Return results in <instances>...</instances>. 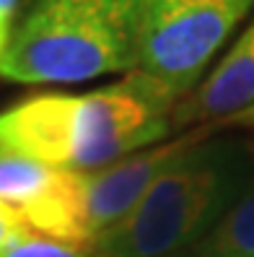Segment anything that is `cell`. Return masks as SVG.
I'll return each instance as SVG.
<instances>
[{"mask_svg":"<svg viewBox=\"0 0 254 257\" xmlns=\"http://www.w3.org/2000/svg\"><path fill=\"white\" fill-rule=\"evenodd\" d=\"M21 8V0H0V55L8 47V39L13 32V24H16Z\"/></svg>","mask_w":254,"mask_h":257,"instance_id":"10","label":"cell"},{"mask_svg":"<svg viewBox=\"0 0 254 257\" xmlns=\"http://www.w3.org/2000/svg\"><path fill=\"white\" fill-rule=\"evenodd\" d=\"M0 257H96V254L91 249H83L76 244H68V241L29 231V234L19 236L16 241H11L0 252Z\"/></svg>","mask_w":254,"mask_h":257,"instance_id":"8","label":"cell"},{"mask_svg":"<svg viewBox=\"0 0 254 257\" xmlns=\"http://www.w3.org/2000/svg\"><path fill=\"white\" fill-rule=\"evenodd\" d=\"M254 0H140L138 70L184 99Z\"/></svg>","mask_w":254,"mask_h":257,"instance_id":"4","label":"cell"},{"mask_svg":"<svg viewBox=\"0 0 254 257\" xmlns=\"http://www.w3.org/2000/svg\"><path fill=\"white\" fill-rule=\"evenodd\" d=\"M60 172L63 169L29 159L0 141V200L16 208L21 218H26L55 190Z\"/></svg>","mask_w":254,"mask_h":257,"instance_id":"6","label":"cell"},{"mask_svg":"<svg viewBox=\"0 0 254 257\" xmlns=\"http://www.w3.org/2000/svg\"><path fill=\"white\" fill-rule=\"evenodd\" d=\"M182 101L169 86L127 73L88 94H39L0 112V141L63 172H96L169 138Z\"/></svg>","mask_w":254,"mask_h":257,"instance_id":"1","label":"cell"},{"mask_svg":"<svg viewBox=\"0 0 254 257\" xmlns=\"http://www.w3.org/2000/svg\"><path fill=\"white\" fill-rule=\"evenodd\" d=\"M29 231L32 229H29L26 221L19 216V210L0 200V252H3L11 241H16L19 236H24Z\"/></svg>","mask_w":254,"mask_h":257,"instance_id":"9","label":"cell"},{"mask_svg":"<svg viewBox=\"0 0 254 257\" xmlns=\"http://www.w3.org/2000/svg\"><path fill=\"white\" fill-rule=\"evenodd\" d=\"M249 109H254V19L213 73L176 104L171 125L182 130L228 122Z\"/></svg>","mask_w":254,"mask_h":257,"instance_id":"5","label":"cell"},{"mask_svg":"<svg viewBox=\"0 0 254 257\" xmlns=\"http://www.w3.org/2000/svg\"><path fill=\"white\" fill-rule=\"evenodd\" d=\"M174 257H200L195 249H189V252H182V254H174Z\"/></svg>","mask_w":254,"mask_h":257,"instance_id":"11","label":"cell"},{"mask_svg":"<svg viewBox=\"0 0 254 257\" xmlns=\"http://www.w3.org/2000/svg\"><path fill=\"white\" fill-rule=\"evenodd\" d=\"M195 252L200 257H254V179Z\"/></svg>","mask_w":254,"mask_h":257,"instance_id":"7","label":"cell"},{"mask_svg":"<svg viewBox=\"0 0 254 257\" xmlns=\"http://www.w3.org/2000/svg\"><path fill=\"white\" fill-rule=\"evenodd\" d=\"M140 0H21L0 75L16 83H81L138 70Z\"/></svg>","mask_w":254,"mask_h":257,"instance_id":"3","label":"cell"},{"mask_svg":"<svg viewBox=\"0 0 254 257\" xmlns=\"http://www.w3.org/2000/svg\"><path fill=\"white\" fill-rule=\"evenodd\" d=\"M254 179L251 148L207 138L163 169L96 257H174L195 249Z\"/></svg>","mask_w":254,"mask_h":257,"instance_id":"2","label":"cell"}]
</instances>
